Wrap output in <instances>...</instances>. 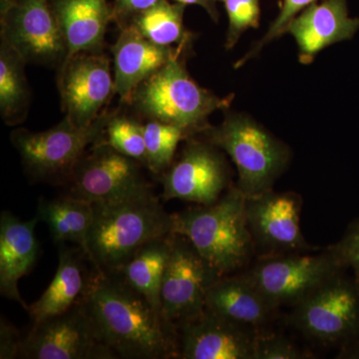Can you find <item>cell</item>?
<instances>
[{
  "mask_svg": "<svg viewBox=\"0 0 359 359\" xmlns=\"http://www.w3.org/2000/svg\"><path fill=\"white\" fill-rule=\"evenodd\" d=\"M82 299L117 358H179L176 325L119 276L94 269Z\"/></svg>",
  "mask_w": 359,
  "mask_h": 359,
  "instance_id": "cell-1",
  "label": "cell"
},
{
  "mask_svg": "<svg viewBox=\"0 0 359 359\" xmlns=\"http://www.w3.org/2000/svg\"><path fill=\"white\" fill-rule=\"evenodd\" d=\"M92 205L85 254L96 271L115 273L144 245L173 233V214L165 210L153 189Z\"/></svg>",
  "mask_w": 359,
  "mask_h": 359,
  "instance_id": "cell-2",
  "label": "cell"
},
{
  "mask_svg": "<svg viewBox=\"0 0 359 359\" xmlns=\"http://www.w3.org/2000/svg\"><path fill=\"white\" fill-rule=\"evenodd\" d=\"M173 233L190 241L222 276L244 271L256 255L245 217V196L231 186L216 203L173 214Z\"/></svg>",
  "mask_w": 359,
  "mask_h": 359,
  "instance_id": "cell-3",
  "label": "cell"
},
{
  "mask_svg": "<svg viewBox=\"0 0 359 359\" xmlns=\"http://www.w3.org/2000/svg\"><path fill=\"white\" fill-rule=\"evenodd\" d=\"M187 58L174 59L139 85L128 105L146 120L175 125L191 138L210 126L215 111L228 110L233 96L221 98L200 86L187 70Z\"/></svg>",
  "mask_w": 359,
  "mask_h": 359,
  "instance_id": "cell-4",
  "label": "cell"
},
{
  "mask_svg": "<svg viewBox=\"0 0 359 359\" xmlns=\"http://www.w3.org/2000/svg\"><path fill=\"white\" fill-rule=\"evenodd\" d=\"M230 156L238 170L237 186L245 197L273 189L289 166L290 148L250 116L229 112L218 126L198 135Z\"/></svg>",
  "mask_w": 359,
  "mask_h": 359,
  "instance_id": "cell-5",
  "label": "cell"
},
{
  "mask_svg": "<svg viewBox=\"0 0 359 359\" xmlns=\"http://www.w3.org/2000/svg\"><path fill=\"white\" fill-rule=\"evenodd\" d=\"M113 112L104 111L88 127L75 126L65 117L42 132L16 129L11 143L20 153L25 171L34 181L66 185L77 163L94 144L105 140L106 127Z\"/></svg>",
  "mask_w": 359,
  "mask_h": 359,
  "instance_id": "cell-6",
  "label": "cell"
},
{
  "mask_svg": "<svg viewBox=\"0 0 359 359\" xmlns=\"http://www.w3.org/2000/svg\"><path fill=\"white\" fill-rule=\"evenodd\" d=\"M290 323L304 337L344 351L359 347V282L337 273L292 306Z\"/></svg>",
  "mask_w": 359,
  "mask_h": 359,
  "instance_id": "cell-7",
  "label": "cell"
},
{
  "mask_svg": "<svg viewBox=\"0 0 359 359\" xmlns=\"http://www.w3.org/2000/svg\"><path fill=\"white\" fill-rule=\"evenodd\" d=\"M313 252L257 257L241 273L278 309L292 308L330 278L346 271L332 245Z\"/></svg>",
  "mask_w": 359,
  "mask_h": 359,
  "instance_id": "cell-8",
  "label": "cell"
},
{
  "mask_svg": "<svg viewBox=\"0 0 359 359\" xmlns=\"http://www.w3.org/2000/svg\"><path fill=\"white\" fill-rule=\"evenodd\" d=\"M20 358L118 359L104 341L83 299L65 313L32 325Z\"/></svg>",
  "mask_w": 359,
  "mask_h": 359,
  "instance_id": "cell-9",
  "label": "cell"
},
{
  "mask_svg": "<svg viewBox=\"0 0 359 359\" xmlns=\"http://www.w3.org/2000/svg\"><path fill=\"white\" fill-rule=\"evenodd\" d=\"M138 161L118 152L105 140L94 144L77 163L66 196L91 204L127 199L151 190Z\"/></svg>",
  "mask_w": 359,
  "mask_h": 359,
  "instance_id": "cell-10",
  "label": "cell"
},
{
  "mask_svg": "<svg viewBox=\"0 0 359 359\" xmlns=\"http://www.w3.org/2000/svg\"><path fill=\"white\" fill-rule=\"evenodd\" d=\"M1 39L26 63L59 68L68 55L67 45L50 0H6L0 4Z\"/></svg>",
  "mask_w": 359,
  "mask_h": 359,
  "instance_id": "cell-11",
  "label": "cell"
},
{
  "mask_svg": "<svg viewBox=\"0 0 359 359\" xmlns=\"http://www.w3.org/2000/svg\"><path fill=\"white\" fill-rule=\"evenodd\" d=\"M222 276L188 238L172 233L161 289L163 314L175 325L199 316L205 311L208 292Z\"/></svg>",
  "mask_w": 359,
  "mask_h": 359,
  "instance_id": "cell-12",
  "label": "cell"
},
{
  "mask_svg": "<svg viewBox=\"0 0 359 359\" xmlns=\"http://www.w3.org/2000/svg\"><path fill=\"white\" fill-rule=\"evenodd\" d=\"M160 177L166 201L212 205L231 187V168L221 149L199 136L187 139L178 159Z\"/></svg>",
  "mask_w": 359,
  "mask_h": 359,
  "instance_id": "cell-13",
  "label": "cell"
},
{
  "mask_svg": "<svg viewBox=\"0 0 359 359\" xmlns=\"http://www.w3.org/2000/svg\"><path fill=\"white\" fill-rule=\"evenodd\" d=\"M302 200L273 189L245 197V217L257 257L313 252L302 231Z\"/></svg>",
  "mask_w": 359,
  "mask_h": 359,
  "instance_id": "cell-14",
  "label": "cell"
},
{
  "mask_svg": "<svg viewBox=\"0 0 359 359\" xmlns=\"http://www.w3.org/2000/svg\"><path fill=\"white\" fill-rule=\"evenodd\" d=\"M58 89L65 117L75 126L92 124L115 95L109 57L103 52H83L58 68Z\"/></svg>",
  "mask_w": 359,
  "mask_h": 359,
  "instance_id": "cell-15",
  "label": "cell"
},
{
  "mask_svg": "<svg viewBox=\"0 0 359 359\" xmlns=\"http://www.w3.org/2000/svg\"><path fill=\"white\" fill-rule=\"evenodd\" d=\"M181 359H255L257 335L205 309L176 325Z\"/></svg>",
  "mask_w": 359,
  "mask_h": 359,
  "instance_id": "cell-16",
  "label": "cell"
},
{
  "mask_svg": "<svg viewBox=\"0 0 359 359\" xmlns=\"http://www.w3.org/2000/svg\"><path fill=\"white\" fill-rule=\"evenodd\" d=\"M192 47H167L146 39L131 25L121 28L111 47L114 58L115 94L128 104L135 90L149 77L178 57H188Z\"/></svg>",
  "mask_w": 359,
  "mask_h": 359,
  "instance_id": "cell-17",
  "label": "cell"
},
{
  "mask_svg": "<svg viewBox=\"0 0 359 359\" xmlns=\"http://www.w3.org/2000/svg\"><path fill=\"white\" fill-rule=\"evenodd\" d=\"M359 30V18L349 16L346 0H321L304 9L287 27L297 42L299 61L313 62L323 49L353 39Z\"/></svg>",
  "mask_w": 359,
  "mask_h": 359,
  "instance_id": "cell-18",
  "label": "cell"
},
{
  "mask_svg": "<svg viewBox=\"0 0 359 359\" xmlns=\"http://www.w3.org/2000/svg\"><path fill=\"white\" fill-rule=\"evenodd\" d=\"M205 309L241 327L263 332L278 308L240 273L222 276L212 285Z\"/></svg>",
  "mask_w": 359,
  "mask_h": 359,
  "instance_id": "cell-19",
  "label": "cell"
},
{
  "mask_svg": "<svg viewBox=\"0 0 359 359\" xmlns=\"http://www.w3.org/2000/svg\"><path fill=\"white\" fill-rule=\"evenodd\" d=\"M36 216L20 221L13 212L4 211L0 217V292L9 301L28 306L23 301L18 283L36 263L39 244L35 237Z\"/></svg>",
  "mask_w": 359,
  "mask_h": 359,
  "instance_id": "cell-20",
  "label": "cell"
},
{
  "mask_svg": "<svg viewBox=\"0 0 359 359\" xmlns=\"http://www.w3.org/2000/svg\"><path fill=\"white\" fill-rule=\"evenodd\" d=\"M58 245L59 263L53 280L41 297L26 309L32 325L65 313L77 304L88 290L95 269L89 271L86 268L85 264L89 259L81 248L68 247L67 244Z\"/></svg>",
  "mask_w": 359,
  "mask_h": 359,
  "instance_id": "cell-21",
  "label": "cell"
},
{
  "mask_svg": "<svg viewBox=\"0 0 359 359\" xmlns=\"http://www.w3.org/2000/svg\"><path fill=\"white\" fill-rule=\"evenodd\" d=\"M52 9L67 45V59L78 53H99L112 21L107 0H50Z\"/></svg>",
  "mask_w": 359,
  "mask_h": 359,
  "instance_id": "cell-22",
  "label": "cell"
},
{
  "mask_svg": "<svg viewBox=\"0 0 359 359\" xmlns=\"http://www.w3.org/2000/svg\"><path fill=\"white\" fill-rule=\"evenodd\" d=\"M171 237L172 233L144 245L114 273L161 311V289L171 252Z\"/></svg>",
  "mask_w": 359,
  "mask_h": 359,
  "instance_id": "cell-23",
  "label": "cell"
},
{
  "mask_svg": "<svg viewBox=\"0 0 359 359\" xmlns=\"http://www.w3.org/2000/svg\"><path fill=\"white\" fill-rule=\"evenodd\" d=\"M93 212L91 203L65 195L54 200L40 199L36 217L47 224L56 245L74 244L85 252Z\"/></svg>",
  "mask_w": 359,
  "mask_h": 359,
  "instance_id": "cell-24",
  "label": "cell"
},
{
  "mask_svg": "<svg viewBox=\"0 0 359 359\" xmlns=\"http://www.w3.org/2000/svg\"><path fill=\"white\" fill-rule=\"evenodd\" d=\"M27 63L6 39L0 43V113L4 123L15 126L25 121L29 110V84L25 67Z\"/></svg>",
  "mask_w": 359,
  "mask_h": 359,
  "instance_id": "cell-25",
  "label": "cell"
},
{
  "mask_svg": "<svg viewBox=\"0 0 359 359\" xmlns=\"http://www.w3.org/2000/svg\"><path fill=\"white\" fill-rule=\"evenodd\" d=\"M185 6L179 2L159 0L134 16L127 25L133 26L146 39L161 46L192 47L195 35L184 25Z\"/></svg>",
  "mask_w": 359,
  "mask_h": 359,
  "instance_id": "cell-26",
  "label": "cell"
},
{
  "mask_svg": "<svg viewBox=\"0 0 359 359\" xmlns=\"http://www.w3.org/2000/svg\"><path fill=\"white\" fill-rule=\"evenodd\" d=\"M147 153V170L161 176L173 164L180 142L189 139L183 129L159 121L147 120L143 124Z\"/></svg>",
  "mask_w": 359,
  "mask_h": 359,
  "instance_id": "cell-27",
  "label": "cell"
},
{
  "mask_svg": "<svg viewBox=\"0 0 359 359\" xmlns=\"http://www.w3.org/2000/svg\"><path fill=\"white\" fill-rule=\"evenodd\" d=\"M105 142L118 152L138 161L147 169L143 124L134 118L113 112L106 127Z\"/></svg>",
  "mask_w": 359,
  "mask_h": 359,
  "instance_id": "cell-28",
  "label": "cell"
},
{
  "mask_svg": "<svg viewBox=\"0 0 359 359\" xmlns=\"http://www.w3.org/2000/svg\"><path fill=\"white\" fill-rule=\"evenodd\" d=\"M228 15L226 49L230 50L250 28H257L261 18L259 0H219Z\"/></svg>",
  "mask_w": 359,
  "mask_h": 359,
  "instance_id": "cell-29",
  "label": "cell"
},
{
  "mask_svg": "<svg viewBox=\"0 0 359 359\" xmlns=\"http://www.w3.org/2000/svg\"><path fill=\"white\" fill-rule=\"evenodd\" d=\"M316 1L318 0H283L280 13L276 16L275 21L269 26L268 32H266V34L259 41L252 44V46L250 47V50L248 51L244 57L241 58V60L236 63L235 67L238 68L241 66L245 65V63H247L250 59L256 57L257 54L263 50L264 46L271 43L273 40L278 39V37L287 33V27H289L290 22L299 13H302L304 9L308 8L309 6H311V4Z\"/></svg>",
  "mask_w": 359,
  "mask_h": 359,
  "instance_id": "cell-30",
  "label": "cell"
},
{
  "mask_svg": "<svg viewBox=\"0 0 359 359\" xmlns=\"http://www.w3.org/2000/svg\"><path fill=\"white\" fill-rule=\"evenodd\" d=\"M311 354L302 351L292 340L283 335L259 332L255 359H308Z\"/></svg>",
  "mask_w": 359,
  "mask_h": 359,
  "instance_id": "cell-31",
  "label": "cell"
},
{
  "mask_svg": "<svg viewBox=\"0 0 359 359\" xmlns=\"http://www.w3.org/2000/svg\"><path fill=\"white\" fill-rule=\"evenodd\" d=\"M332 247L346 269H351L359 282V218L349 224L341 240Z\"/></svg>",
  "mask_w": 359,
  "mask_h": 359,
  "instance_id": "cell-32",
  "label": "cell"
},
{
  "mask_svg": "<svg viewBox=\"0 0 359 359\" xmlns=\"http://www.w3.org/2000/svg\"><path fill=\"white\" fill-rule=\"evenodd\" d=\"M25 337L15 325L1 316L0 321V358L14 359L20 355Z\"/></svg>",
  "mask_w": 359,
  "mask_h": 359,
  "instance_id": "cell-33",
  "label": "cell"
},
{
  "mask_svg": "<svg viewBox=\"0 0 359 359\" xmlns=\"http://www.w3.org/2000/svg\"><path fill=\"white\" fill-rule=\"evenodd\" d=\"M159 0H115L112 6V21L120 29L126 26L137 14L154 6Z\"/></svg>",
  "mask_w": 359,
  "mask_h": 359,
  "instance_id": "cell-34",
  "label": "cell"
},
{
  "mask_svg": "<svg viewBox=\"0 0 359 359\" xmlns=\"http://www.w3.org/2000/svg\"><path fill=\"white\" fill-rule=\"evenodd\" d=\"M184 6H199L203 7L214 21L219 20V11L217 8V2L219 0H175Z\"/></svg>",
  "mask_w": 359,
  "mask_h": 359,
  "instance_id": "cell-35",
  "label": "cell"
},
{
  "mask_svg": "<svg viewBox=\"0 0 359 359\" xmlns=\"http://www.w3.org/2000/svg\"><path fill=\"white\" fill-rule=\"evenodd\" d=\"M359 349V348H358Z\"/></svg>",
  "mask_w": 359,
  "mask_h": 359,
  "instance_id": "cell-36",
  "label": "cell"
}]
</instances>
